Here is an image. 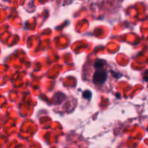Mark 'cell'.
<instances>
[{
  "label": "cell",
  "mask_w": 148,
  "mask_h": 148,
  "mask_svg": "<svg viewBox=\"0 0 148 148\" xmlns=\"http://www.w3.org/2000/svg\"><path fill=\"white\" fill-rule=\"evenodd\" d=\"M107 77H108V74L103 66L97 67L96 71L92 77V81H93L94 84L97 85H103L106 81Z\"/></svg>",
  "instance_id": "1"
},
{
  "label": "cell",
  "mask_w": 148,
  "mask_h": 148,
  "mask_svg": "<svg viewBox=\"0 0 148 148\" xmlns=\"http://www.w3.org/2000/svg\"><path fill=\"white\" fill-rule=\"evenodd\" d=\"M83 96L84 98L89 99L91 96V92H89V91H85V92L83 93Z\"/></svg>",
  "instance_id": "2"
}]
</instances>
